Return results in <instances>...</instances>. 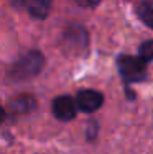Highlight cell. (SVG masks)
Returning <instances> with one entry per match:
<instances>
[{
    "label": "cell",
    "mask_w": 153,
    "mask_h": 154,
    "mask_svg": "<svg viewBox=\"0 0 153 154\" xmlns=\"http://www.w3.org/2000/svg\"><path fill=\"white\" fill-rule=\"evenodd\" d=\"M45 66V56L40 51H28L20 56L10 67V79L12 80H27L40 74Z\"/></svg>",
    "instance_id": "1"
},
{
    "label": "cell",
    "mask_w": 153,
    "mask_h": 154,
    "mask_svg": "<svg viewBox=\"0 0 153 154\" xmlns=\"http://www.w3.org/2000/svg\"><path fill=\"white\" fill-rule=\"evenodd\" d=\"M117 64H119L120 75L127 84L143 80L145 75H147V62L140 59L138 56H129V54L120 56Z\"/></svg>",
    "instance_id": "2"
},
{
    "label": "cell",
    "mask_w": 153,
    "mask_h": 154,
    "mask_svg": "<svg viewBox=\"0 0 153 154\" xmlns=\"http://www.w3.org/2000/svg\"><path fill=\"white\" fill-rule=\"evenodd\" d=\"M102 102H104L102 94H99L97 90H92V89L81 90L78 94V97H76V105L86 113H92L96 110H99L102 107Z\"/></svg>",
    "instance_id": "3"
},
{
    "label": "cell",
    "mask_w": 153,
    "mask_h": 154,
    "mask_svg": "<svg viewBox=\"0 0 153 154\" xmlns=\"http://www.w3.org/2000/svg\"><path fill=\"white\" fill-rule=\"evenodd\" d=\"M76 102L69 95H61L53 100V113L61 122H69L76 116Z\"/></svg>",
    "instance_id": "4"
},
{
    "label": "cell",
    "mask_w": 153,
    "mask_h": 154,
    "mask_svg": "<svg viewBox=\"0 0 153 154\" xmlns=\"http://www.w3.org/2000/svg\"><path fill=\"white\" fill-rule=\"evenodd\" d=\"M66 48L72 53H82L87 48V33L81 26H69L64 33Z\"/></svg>",
    "instance_id": "5"
},
{
    "label": "cell",
    "mask_w": 153,
    "mask_h": 154,
    "mask_svg": "<svg viewBox=\"0 0 153 154\" xmlns=\"http://www.w3.org/2000/svg\"><path fill=\"white\" fill-rule=\"evenodd\" d=\"M36 107V100L31 95H20V97L13 98L10 102V110L15 115H27V113L33 112Z\"/></svg>",
    "instance_id": "6"
},
{
    "label": "cell",
    "mask_w": 153,
    "mask_h": 154,
    "mask_svg": "<svg viewBox=\"0 0 153 154\" xmlns=\"http://www.w3.org/2000/svg\"><path fill=\"white\" fill-rule=\"evenodd\" d=\"M51 2L53 0H25V5L35 18H45L49 13Z\"/></svg>",
    "instance_id": "7"
},
{
    "label": "cell",
    "mask_w": 153,
    "mask_h": 154,
    "mask_svg": "<svg viewBox=\"0 0 153 154\" xmlns=\"http://www.w3.org/2000/svg\"><path fill=\"white\" fill-rule=\"evenodd\" d=\"M137 15L148 28L153 30V0H143L142 3H138Z\"/></svg>",
    "instance_id": "8"
},
{
    "label": "cell",
    "mask_w": 153,
    "mask_h": 154,
    "mask_svg": "<svg viewBox=\"0 0 153 154\" xmlns=\"http://www.w3.org/2000/svg\"><path fill=\"white\" fill-rule=\"evenodd\" d=\"M138 57L143 59L145 62L153 61V41H151V39L140 45V48H138Z\"/></svg>",
    "instance_id": "9"
},
{
    "label": "cell",
    "mask_w": 153,
    "mask_h": 154,
    "mask_svg": "<svg viewBox=\"0 0 153 154\" xmlns=\"http://www.w3.org/2000/svg\"><path fill=\"white\" fill-rule=\"evenodd\" d=\"M81 7H96L100 0H76Z\"/></svg>",
    "instance_id": "10"
},
{
    "label": "cell",
    "mask_w": 153,
    "mask_h": 154,
    "mask_svg": "<svg viewBox=\"0 0 153 154\" xmlns=\"http://www.w3.org/2000/svg\"><path fill=\"white\" fill-rule=\"evenodd\" d=\"M89 133H91V134H89L91 139L96 136V133H97V123H96V122H92V123L89 125Z\"/></svg>",
    "instance_id": "11"
},
{
    "label": "cell",
    "mask_w": 153,
    "mask_h": 154,
    "mask_svg": "<svg viewBox=\"0 0 153 154\" xmlns=\"http://www.w3.org/2000/svg\"><path fill=\"white\" fill-rule=\"evenodd\" d=\"M3 120H5V110H3V107L0 105V123H2Z\"/></svg>",
    "instance_id": "12"
}]
</instances>
